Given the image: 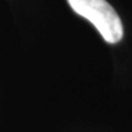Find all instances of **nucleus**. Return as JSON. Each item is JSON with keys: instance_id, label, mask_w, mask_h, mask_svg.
<instances>
[{"instance_id": "obj_1", "label": "nucleus", "mask_w": 132, "mask_h": 132, "mask_svg": "<svg viewBox=\"0 0 132 132\" xmlns=\"http://www.w3.org/2000/svg\"><path fill=\"white\" fill-rule=\"evenodd\" d=\"M71 9L98 29L108 43H118L123 36L121 20L106 0H67Z\"/></svg>"}]
</instances>
